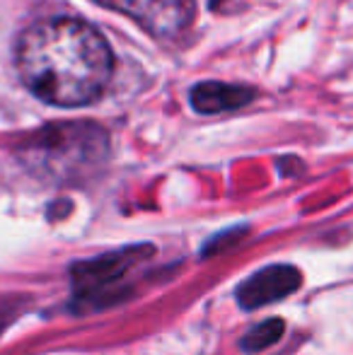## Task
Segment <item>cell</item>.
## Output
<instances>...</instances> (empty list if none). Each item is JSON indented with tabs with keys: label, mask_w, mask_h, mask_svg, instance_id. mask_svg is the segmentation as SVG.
Returning <instances> with one entry per match:
<instances>
[{
	"label": "cell",
	"mask_w": 353,
	"mask_h": 355,
	"mask_svg": "<svg viewBox=\"0 0 353 355\" xmlns=\"http://www.w3.org/2000/svg\"><path fill=\"white\" fill-rule=\"evenodd\" d=\"M283 331H286V322H283V319H266L259 327H255L252 331L245 334V338H242V351L245 353L266 351L273 343L281 341Z\"/></svg>",
	"instance_id": "52a82bcc"
},
{
	"label": "cell",
	"mask_w": 353,
	"mask_h": 355,
	"mask_svg": "<svg viewBox=\"0 0 353 355\" xmlns=\"http://www.w3.org/2000/svg\"><path fill=\"white\" fill-rule=\"evenodd\" d=\"M17 71L32 94L53 107H85L109 85L114 56L94 27L53 17L24 29L17 42Z\"/></svg>",
	"instance_id": "6da1fadb"
},
{
	"label": "cell",
	"mask_w": 353,
	"mask_h": 355,
	"mask_svg": "<svg viewBox=\"0 0 353 355\" xmlns=\"http://www.w3.org/2000/svg\"><path fill=\"white\" fill-rule=\"evenodd\" d=\"M300 271L291 263H273L261 271L252 273L245 283H240L235 297L245 309H257L273 304L278 300L293 295L300 288Z\"/></svg>",
	"instance_id": "5b68a950"
},
{
	"label": "cell",
	"mask_w": 353,
	"mask_h": 355,
	"mask_svg": "<svg viewBox=\"0 0 353 355\" xmlns=\"http://www.w3.org/2000/svg\"><path fill=\"white\" fill-rule=\"evenodd\" d=\"M155 249L150 244H133L126 249L102 254L89 261L73 266V285H76L78 302H102L109 288H114L136 263L153 257Z\"/></svg>",
	"instance_id": "3957f363"
},
{
	"label": "cell",
	"mask_w": 353,
	"mask_h": 355,
	"mask_svg": "<svg viewBox=\"0 0 353 355\" xmlns=\"http://www.w3.org/2000/svg\"><path fill=\"white\" fill-rule=\"evenodd\" d=\"M99 5L117 10L136 19L153 37H177L189 27L196 10V0H97Z\"/></svg>",
	"instance_id": "277c9868"
},
{
	"label": "cell",
	"mask_w": 353,
	"mask_h": 355,
	"mask_svg": "<svg viewBox=\"0 0 353 355\" xmlns=\"http://www.w3.org/2000/svg\"><path fill=\"white\" fill-rule=\"evenodd\" d=\"M109 155L107 131L97 123H53L34 133L22 148L29 169L56 182H73L94 172Z\"/></svg>",
	"instance_id": "7a4b0ae2"
},
{
	"label": "cell",
	"mask_w": 353,
	"mask_h": 355,
	"mask_svg": "<svg viewBox=\"0 0 353 355\" xmlns=\"http://www.w3.org/2000/svg\"><path fill=\"white\" fill-rule=\"evenodd\" d=\"M255 89L242 87V85H227V83H201L193 85L189 99H191V107L198 114H225L235 112L240 107L255 99Z\"/></svg>",
	"instance_id": "8992f818"
}]
</instances>
